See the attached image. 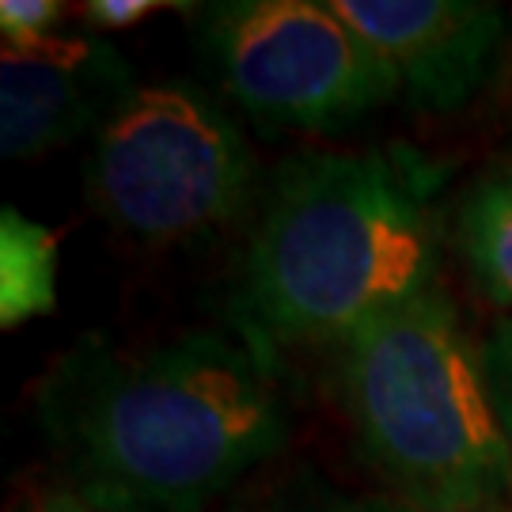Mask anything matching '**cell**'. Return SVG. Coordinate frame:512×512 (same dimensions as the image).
<instances>
[{
	"label": "cell",
	"mask_w": 512,
	"mask_h": 512,
	"mask_svg": "<svg viewBox=\"0 0 512 512\" xmlns=\"http://www.w3.org/2000/svg\"><path fill=\"white\" fill-rule=\"evenodd\" d=\"M486 353V372H490V387H494V406L505 440H509V456H512V319H501L490 338L482 342Z\"/></svg>",
	"instance_id": "8fae6325"
},
{
	"label": "cell",
	"mask_w": 512,
	"mask_h": 512,
	"mask_svg": "<svg viewBox=\"0 0 512 512\" xmlns=\"http://www.w3.org/2000/svg\"><path fill=\"white\" fill-rule=\"evenodd\" d=\"M57 304V239L19 209L0 213V319L19 327Z\"/></svg>",
	"instance_id": "ba28073f"
},
{
	"label": "cell",
	"mask_w": 512,
	"mask_h": 512,
	"mask_svg": "<svg viewBox=\"0 0 512 512\" xmlns=\"http://www.w3.org/2000/svg\"><path fill=\"white\" fill-rule=\"evenodd\" d=\"M448 167L410 145L281 164L247 262V323L270 342H346L433 289Z\"/></svg>",
	"instance_id": "7a4b0ae2"
},
{
	"label": "cell",
	"mask_w": 512,
	"mask_h": 512,
	"mask_svg": "<svg viewBox=\"0 0 512 512\" xmlns=\"http://www.w3.org/2000/svg\"><path fill=\"white\" fill-rule=\"evenodd\" d=\"M255 175L239 126L190 84H137L95 133L92 202L133 239L175 243L232 220Z\"/></svg>",
	"instance_id": "277c9868"
},
{
	"label": "cell",
	"mask_w": 512,
	"mask_h": 512,
	"mask_svg": "<svg viewBox=\"0 0 512 512\" xmlns=\"http://www.w3.org/2000/svg\"><path fill=\"white\" fill-rule=\"evenodd\" d=\"M137 92L129 61L99 38L46 35L4 42L0 57V152L31 160L99 133Z\"/></svg>",
	"instance_id": "8992f818"
},
{
	"label": "cell",
	"mask_w": 512,
	"mask_h": 512,
	"mask_svg": "<svg viewBox=\"0 0 512 512\" xmlns=\"http://www.w3.org/2000/svg\"><path fill=\"white\" fill-rule=\"evenodd\" d=\"M274 346L236 319L145 353L73 349L42 384L69 490L114 512H202L289 437Z\"/></svg>",
	"instance_id": "6da1fadb"
},
{
	"label": "cell",
	"mask_w": 512,
	"mask_h": 512,
	"mask_svg": "<svg viewBox=\"0 0 512 512\" xmlns=\"http://www.w3.org/2000/svg\"><path fill=\"white\" fill-rule=\"evenodd\" d=\"M61 4L54 0H4L0 4V27H4V42L23 46V42H38L54 31L61 19Z\"/></svg>",
	"instance_id": "7c38bea8"
},
{
	"label": "cell",
	"mask_w": 512,
	"mask_h": 512,
	"mask_svg": "<svg viewBox=\"0 0 512 512\" xmlns=\"http://www.w3.org/2000/svg\"><path fill=\"white\" fill-rule=\"evenodd\" d=\"M478 512H512V505H490V509H478Z\"/></svg>",
	"instance_id": "9a60e30c"
},
{
	"label": "cell",
	"mask_w": 512,
	"mask_h": 512,
	"mask_svg": "<svg viewBox=\"0 0 512 512\" xmlns=\"http://www.w3.org/2000/svg\"><path fill=\"white\" fill-rule=\"evenodd\" d=\"M220 88L266 126L346 129L399 92L380 54L330 4L220 0L198 8Z\"/></svg>",
	"instance_id": "5b68a950"
},
{
	"label": "cell",
	"mask_w": 512,
	"mask_h": 512,
	"mask_svg": "<svg viewBox=\"0 0 512 512\" xmlns=\"http://www.w3.org/2000/svg\"><path fill=\"white\" fill-rule=\"evenodd\" d=\"M236 512H414L410 505H403L399 497H365V494H342V490H330V486H289V490H277L258 501L239 505Z\"/></svg>",
	"instance_id": "30bf717a"
},
{
	"label": "cell",
	"mask_w": 512,
	"mask_h": 512,
	"mask_svg": "<svg viewBox=\"0 0 512 512\" xmlns=\"http://www.w3.org/2000/svg\"><path fill=\"white\" fill-rule=\"evenodd\" d=\"M164 8H190V4H164V0H92V4H84V19L92 27H129V23H141L148 12H164Z\"/></svg>",
	"instance_id": "4fadbf2b"
},
{
	"label": "cell",
	"mask_w": 512,
	"mask_h": 512,
	"mask_svg": "<svg viewBox=\"0 0 512 512\" xmlns=\"http://www.w3.org/2000/svg\"><path fill=\"white\" fill-rule=\"evenodd\" d=\"M330 8L429 110L467 103L505 35V12L486 0H334Z\"/></svg>",
	"instance_id": "52a82bcc"
},
{
	"label": "cell",
	"mask_w": 512,
	"mask_h": 512,
	"mask_svg": "<svg viewBox=\"0 0 512 512\" xmlns=\"http://www.w3.org/2000/svg\"><path fill=\"white\" fill-rule=\"evenodd\" d=\"M338 391L365 459L414 512H478L512 494L486 353L437 285L342 342Z\"/></svg>",
	"instance_id": "3957f363"
},
{
	"label": "cell",
	"mask_w": 512,
	"mask_h": 512,
	"mask_svg": "<svg viewBox=\"0 0 512 512\" xmlns=\"http://www.w3.org/2000/svg\"><path fill=\"white\" fill-rule=\"evenodd\" d=\"M459 247L478 289L512 308V164L490 171L459 209Z\"/></svg>",
	"instance_id": "9c48e42d"
},
{
	"label": "cell",
	"mask_w": 512,
	"mask_h": 512,
	"mask_svg": "<svg viewBox=\"0 0 512 512\" xmlns=\"http://www.w3.org/2000/svg\"><path fill=\"white\" fill-rule=\"evenodd\" d=\"M12 512H114V509H103V505H95V501H88V497L76 494V490H50V494L31 497L27 505H19Z\"/></svg>",
	"instance_id": "5bb4252c"
}]
</instances>
